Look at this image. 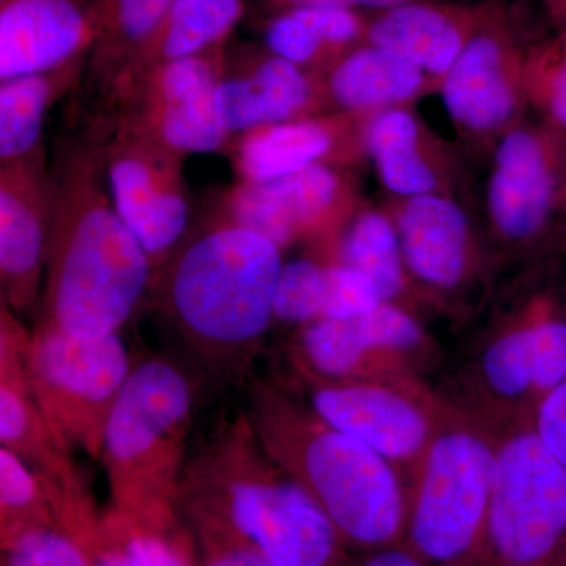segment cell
<instances>
[{
	"label": "cell",
	"mask_w": 566,
	"mask_h": 566,
	"mask_svg": "<svg viewBox=\"0 0 566 566\" xmlns=\"http://www.w3.org/2000/svg\"><path fill=\"white\" fill-rule=\"evenodd\" d=\"M106 150L77 151L52 180L40 322L76 337L118 334L153 268L104 188Z\"/></svg>",
	"instance_id": "1"
},
{
	"label": "cell",
	"mask_w": 566,
	"mask_h": 566,
	"mask_svg": "<svg viewBox=\"0 0 566 566\" xmlns=\"http://www.w3.org/2000/svg\"><path fill=\"white\" fill-rule=\"evenodd\" d=\"M185 521L226 528L274 566H346L348 547L323 510L266 452L248 412L223 420L186 463Z\"/></svg>",
	"instance_id": "2"
},
{
	"label": "cell",
	"mask_w": 566,
	"mask_h": 566,
	"mask_svg": "<svg viewBox=\"0 0 566 566\" xmlns=\"http://www.w3.org/2000/svg\"><path fill=\"white\" fill-rule=\"evenodd\" d=\"M281 249L233 222L214 227L153 273L156 301L212 374L243 379L274 316Z\"/></svg>",
	"instance_id": "3"
},
{
	"label": "cell",
	"mask_w": 566,
	"mask_h": 566,
	"mask_svg": "<svg viewBox=\"0 0 566 566\" xmlns=\"http://www.w3.org/2000/svg\"><path fill=\"white\" fill-rule=\"evenodd\" d=\"M248 401L266 452L314 499L348 549L403 545L409 493L390 461L271 379H253Z\"/></svg>",
	"instance_id": "4"
},
{
	"label": "cell",
	"mask_w": 566,
	"mask_h": 566,
	"mask_svg": "<svg viewBox=\"0 0 566 566\" xmlns=\"http://www.w3.org/2000/svg\"><path fill=\"white\" fill-rule=\"evenodd\" d=\"M197 395L196 379L169 357L133 365L107 420L99 457L111 506L159 528L185 524L181 485Z\"/></svg>",
	"instance_id": "5"
},
{
	"label": "cell",
	"mask_w": 566,
	"mask_h": 566,
	"mask_svg": "<svg viewBox=\"0 0 566 566\" xmlns=\"http://www.w3.org/2000/svg\"><path fill=\"white\" fill-rule=\"evenodd\" d=\"M497 446L464 427L439 428L416 472L403 545L428 566L488 565Z\"/></svg>",
	"instance_id": "6"
},
{
	"label": "cell",
	"mask_w": 566,
	"mask_h": 566,
	"mask_svg": "<svg viewBox=\"0 0 566 566\" xmlns=\"http://www.w3.org/2000/svg\"><path fill=\"white\" fill-rule=\"evenodd\" d=\"M133 365L118 334L76 337L39 323L25 374L41 411L73 450L99 460L104 430Z\"/></svg>",
	"instance_id": "7"
},
{
	"label": "cell",
	"mask_w": 566,
	"mask_h": 566,
	"mask_svg": "<svg viewBox=\"0 0 566 566\" xmlns=\"http://www.w3.org/2000/svg\"><path fill=\"white\" fill-rule=\"evenodd\" d=\"M31 331L6 304L0 307V446L31 469L50 499L59 526L96 556L103 513L87 480L73 460V449L41 411L25 374Z\"/></svg>",
	"instance_id": "8"
},
{
	"label": "cell",
	"mask_w": 566,
	"mask_h": 566,
	"mask_svg": "<svg viewBox=\"0 0 566 566\" xmlns=\"http://www.w3.org/2000/svg\"><path fill=\"white\" fill-rule=\"evenodd\" d=\"M488 564L566 566V465L534 430L497 446Z\"/></svg>",
	"instance_id": "9"
},
{
	"label": "cell",
	"mask_w": 566,
	"mask_h": 566,
	"mask_svg": "<svg viewBox=\"0 0 566 566\" xmlns=\"http://www.w3.org/2000/svg\"><path fill=\"white\" fill-rule=\"evenodd\" d=\"M180 158L129 125L106 148L112 202L150 259L153 273L172 256L188 226Z\"/></svg>",
	"instance_id": "10"
},
{
	"label": "cell",
	"mask_w": 566,
	"mask_h": 566,
	"mask_svg": "<svg viewBox=\"0 0 566 566\" xmlns=\"http://www.w3.org/2000/svg\"><path fill=\"white\" fill-rule=\"evenodd\" d=\"M219 50V48H218ZM218 51L159 63L117 82L136 93L137 112L126 125L148 134L178 155L221 150L229 133L219 118Z\"/></svg>",
	"instance_id": "11"
},
{
	"label": "cell",
	"mask_w": 566,
	"mask_h": 566,
	"mask_svg": "<svg viewBox=\"0 0 566 566\" xmlns=\"http://www.w3.org/2000/svg\"><path fill=\"white\" fill-rule=\"evenodd\" d=\"M297 370L316 415L374 449L395 468L411 469L416 475L439 430L423 403L381 379L331 381L303 368Z\"/></svg>",
	"instance_id": "12"
},
{
	"label": "cell",
	"mask_w": 566,
	"mask_h": 566,
	"mask_svg": "<svg viewBox=\"0 0 566 566\" xmlns=\"http://www.w3.org/2000/svg\"><path fill=\"white\" fill-rule=\"evenodd\" d=\"M2 303L28 314L41 297L50 241L52 180L44 150L0 164Z\"/></svg>",
	"instance_id": "13"
},
{
	"label": "cell",
	"mask_w": 566,
	"mask_h": 566,
	"mask_svg": "<svg viewBox=\"0 0 566 566\" xmlns=\"http://www.w3.org/2000/svg\"><path fill=\"white\" fill-rule=\"evenodd\" d=\"M422 344L419 324L392 305L342 319L307 324L293 352L294 367L331 381H374L386 354Z\"/></svg>",
	"instance_id": "14"
},
{
	"label": "cell",
	"mask_w": 566,
	"mask_h": 566,
	"mask_svg": "<svg viewBox=\"0 0 566 566\" xmlns=\"http://www.w3.org/2000/svg\"><path fill=\"white\" fill-rule=\"evenodd\" d=\"M95 0H0V80L85 57L95 39Z\"/></svg>",
	"instance_id": "15"
},
{
	"label": "cell",
	"mask_w": 566,
	"mask_h": 566,
	"mask_svg": "<svg viewBox=\"0 0 566 566\" xmlns=\"http://www.w3.org/2000/svg\"><path fill=\"white\" fill-rule=\"evenodd\" d=\"M337 180L318 164L263 181H244L230 193L229 222L273 241L279 249L314 227L334 205Z\"/></svg>",
	"instance_id": "16"
},
{
	"label": "cell",
	"mask_w": 566,
	"mask_h": 566,
	"mask_svg": "<svg viewBox=\"0 0 566 566\" xmlns=\"http://www.w3.org/2000/svg\"><path fill=\"white\" fill-rule=\"evenodd\" d=\"M382 304L374 282L346 266H324L296 260L282 268L274 301V316L289 323L312 324L349 318Z\"/></svg>",
	"instance_id": "17"
},
{
	"label": "cell",
	"mask_w": 566,
	"mask_h": 566,
	"mask_svg": "<svg viewBox=\"0 0 566 566\" xmlns=\"http://www.w3.org/2000/svg\"><path fill=\"white\" fill-rule=\"evenodd\" d=\"M549 172L534 137L513 133L497 151L490 203L499 229L512 238L538 230L549 210Z\"/></svg>",
	"instance_id": "18"
},
{
	"label": "cell",
	"mask_w": 566,
	"mask_h": 566,
	"mask_svg": "<svg viewBox=\"0 0 566 566\" xmlns=\"http://www.w3.org/2000/svg\"><path fill=\"white\" fill-rule=\"evenodd\" d=\"M308 96V82L297 65L273 55L249 76L219 82L216 102L222 126L230 134L283 123L303 109Z\"/></svg>",
	"instance_id": "19"
},
{
	"label": "cell",
	"mask_w": 566,
	"mask_h": 566,
	"mask_svg": "<svg viewBox=\"0 0 566 566\" xmlns=\"http://www.w3.org/2000/svg\"><path fill=\"white\" fill-rule=\"evenodd\" d=\"M401 248L408 266L423 281L453 286L465 259V219L455 203L417 196L401 216Z\"/></svg>",
	"instance_id": "20"
},
{
	"label": "cell",
	"mask_w": 566,
	"mask_h": 566,
	"mask_svg": "<svg viewBox=\"0 0 566 566\" xmlns=\"http://www.w3.org/2000/svg\"><path fill=\"white\" fill-rule=\"evenodd\" d=\"M243 13V0H174L158 31L115 84L148 66L218 50Z\"/></svg>",
	"instance_id": "21"
},
{
	"label": "cell",
	"mask_w": 566,
	"mask_h": 566,
	"mask_svg": "<svg viewBox=\"0 0 566 566\" xmlns=\"http://www.w3.org/2000/svg\"><path fill=\"white\" fill-rule=\"evenodd\" d=\"M444 98L453 117L472 128H494L510 117L513 93L497 41L476 36L465 44L447 76Z\"/></svg>",
	"instance_id": "22"
},
{
	"label": "cell",
	"mask_w": 566,
	"mask_h": 566,
	"mask_svg": "<svg viewBox=\"0 0 566 566\" xmlns=\"http://www.w3.org/2000/svg\"><path fill=\"white\" fill-rule=\"evenodd\" d=\"M368 39L431 73L452 69L465 46L460 25L449 14L416 3L387 11L371 25Z\"/></svg>",
	"instance_id": "23"
},
{
	"label": "cell",
	"mask_w": 566,
	"mask_h": 566,
	"mask_svg": "<svg viewBox=\"0 0 566 566\" xmlns=\"http://www.w3.org/2000/svg\"><path fill=\"white\" fill-rule=\"evenodd\" d=\"M85 57L59 69L3 81L0 87V161H17L40 148L48 107L80 73Z\"/></svg>",
	"instance_id": "24"
},
{
	"label": "cell",
	"mask_w": 566,
	"mask_h": 566,
	"mask_svg": "<svg viewBox=\"0 0 566 566\" xmlns=\"http://www.w3.org/2000/svg\"><path fill=\"white\" fill-rule=\"evenodd\" d=\"M331 136L316 123H275L245 133L237 167L244 181H263L312 166L329 150Z\"/></svg>",
	"instance_id": "25"
},
{
	"label": "cell",
	"mask_w": 566,
	"mask_h": 566,
	"mask_svg": "<svg viewBox=\"0 0 566 566\" xmlns=\"http://www.w3.org/2000/svg\"><path fill=\"white\" fill-rule=\"evenodd\" d=\"M174 0H95L93 63L114 82L150 41Z\"/></svg>",
	"instance_id": "26"
},
{
	"label": "cell",
	"mask_w": 566,
	"mask_h": 566,
	"mask_svg": "<svg viewBox=\"0 0 566 566\" xmlns=\"http://www.w3.org/2000/svg\"><path fill=\"white\" fill-rule=\"evenodd\" d=\"M422 82V69L385 50L365 48L346 57L334 71L331 87L348 107L378 106L408 98Z\"/></svg>",
	"instance_id": "27"
},
{
	"label": "cell",
	"mask_w": 566,
	"mask_h": 566,
	"mask_svg": "<svg viewBox=\"0 0 566 566\" xmlns=\"http://www.w3.org/2000/svg\"><path fill=\"white\" fill-rule=\"evenodd\" d=\"M360 22L348 9L292 7L266 29L268 48L277 57L300 65L311 62L324 46H342L359 35Z\"/></svg>",
	"instance_id": "28"
},
{
	"label": "cell",
	"mask_w": 566,
	"mask_h": 566,
	"mask_svg": "<svg viewBox=\"0 0 566 566\" xmlns=\"http://www.w3.org/2000/svg\"><path fill=\"white\" fill-rule=\"evenodd\" d=\"M102 539L125 566H199L186 521L180 527L159 528L109 505L102 517Z\"/></svg>",
	"instance_id": "29"
},
{
	"label": "cell",
	"mask_w": 566,
	"mask_h": 566,
	"mask_svg": "<svg viewBox=\"0 0 566 566\" xmlns=\"http://www.w3.org/2000/svg\"><path fill=\"white\" fill-rule=\"evenodd\" d=\"M368 144L392 191L422 196L433 188V174L417 153L416 125L408 114L387 112L376 118Z\"/></svg>",
	"instance_id": "30"
},
{
	"label": "cell",
	"mask_w": 566,
	"mask_h": 566,
	"mask_svg": "<svg viewBox=\"0 0 566 566\" xmlns=\"http://www.w3.org/2000/svg\"><path fill=\"white\" fill-rule=\"evenodd\" d=\"M367 275L382 303L392 300L403 285L401 253L390 223L379 214H365L346 237L344 263Z\"/></svg>",
	"instance_id": "31"
},
{
	"label": "cell",
	"mask_w": 566,
	"mask_h": 566,
	"mask_svg": "<svg viewBox=\"0 0 566 566\" xmlns=\"http://www.w3.org/2000/svg\"><path fill=\"white\" fill-rule=\"evenodd\" d=\"M55 524L50 499L31 469L0 447V543L29 528Z\"/></svg>",
	"instance_id": "32"
},
{
	"label": "cell",
	"mask_w": 566,
	"mask_h": 566,
	"mask_svg": "<svg viewBox=\"0 0 566 566\" xmlns=\"http://www.w3.org/2000/svg\"><path fill=\"white\" fill-rule=\"evenodd\" d=\"M483 376L494 394L520 398L534 394L536 354L534 324L502 335L493 342L482 360Z\"/></svg>",
	"instance_id": "33"
},
{
	"label": "cell",
	"mask_w": 566,
	"mask_h": 566,
	"mask_svg": "<svg viewBox=\"0 0 566 566\" xmlns=\"http://www.w3.org/2000/svg\"><path fill=\"white\" fill-rule=\"evenodd\" d=\"M2 566H96V556L65 528H29L0 543Z\"/></svg>",
	"instance_id": "34"
},
{
	"label": "cell",
	"mask_w": 566,
	"mask_h": 566,
	"mask_svg": "<svg viewBox=\"0 0 566 566\" xmlns=\"http://www.w3.org/2000/svg\"><path fill=\"white\" fill-rule=\"evenodd\" d=\"M196 542L199 566H274L264 554L226 528L186 521Z\"/></svg>",
	"instance_id": "35"
},
{
	"label": "cell",
	"mask_w": 566,
	"mask_h": 566,
	"mask_svg": "<svg viewBox=\"0 0 566 566\" xmlns=\"http://www.w3.org/2000/svg\"><path fill=\"white\" fill-rule=\"evenodd\" d=\"M536 385L535 395L539 398L562 385L566 379V323H536Z\"/></svg>",
	"instance_id": "36"
},
{
	"label": "cell",
	"mask_w": 566,
	"mask_h": 566,
	"mask_svg": "<svg viewBox=\"0 0 566 566\" xmlns=\"http://www.w3.org/2000/svg\"><path fill=\"white\" fill-rule=\"evenodd\" d=\"M534 431L546 449L566 465V379L539 398Z\"/></svg>",
	"instance_id": "37"
},
{
	"label": "cell",
	"mask_w": 566,
	"mask_h": 566,
	"mask_svg": "<svg viewBox=\"0 0 566 566\" xmlns=\"http://www.w3.org/2000/svg\"><path fill=\"white\" fill-rule=\"evenodd\" d=\"M346 566H428L409 547L395 545L381 549L367 551L349 558Z\"/></svg>",
	"instance_id": "38"
},
{
	"label": "cell",
	"mask_w": 566,
	"mask_h": 566,
	"mask_svg": "<svg viewBox=\"0 0 566 566\" xmlns=\"http://www.w3.org/2000/svg\"><path fill=\"white\" fill-rule=\"evenodd\" d=\"M289 7H335V9H352V7H375V9H395L405 6L409 0H281Z\"/></svg>",
	"instance_id": "39"
},
{
	"label": "cell",
	"mask_w": 566,
	"mask_h": 566,
	"mask_svg": "<svg viewBox=\"0 0 566 566\" xmlns=\"http://www.w3.org/2000/svg\"><path fill=\"white\" fill-rule=\"evenodd\" d=\"M551 106H553L557 120L566 126V54L560 66H558L556 77H554Z\"/></svg>",
	"instance_id": "40"
},
{
	"label": "cell",
	"mask_w": 566,
	"mask_h": 566,
	"mask_svg": "<svg viewBox=\"0 0 566 566\" xmlns=\"http://www.w3.org/2000/svg\"><path fill=\"white\" fill-rule=\"evenodd\" d=\"M96 566H125L122 558L107 543H99L98 551H96Z\"/></svg>",
	"instance_id": "41"
},
{
	"label": "cell",
	"mask_w": 566,
	"mask_h": 566,
	"mask_svg": "<svg viewBox=\"0 0 566 566\" xmlns=\"http://www.w3.org/2000/svg\"><path fill=\"white\" fill-rule=\"evenodd\" d=\"M557 10L566 11V0H549Z\"/></svg>",
	"instance_id": "42"
},
{
	"label": "cell",
	"mask_w": 566,
	"mask_h": 566,
	"mask_svg": "<svg viewBox=\"0 0 566 566\" xmlns=\"http://www.w3.org/2000/svg\"><path fill=\"white\" fill-rule=\"evenodd\" d=\"M485 566H497V565H491V564H488V565H485Z\"/></svg>",
	"instance_id": "43"
}]
</instances>
